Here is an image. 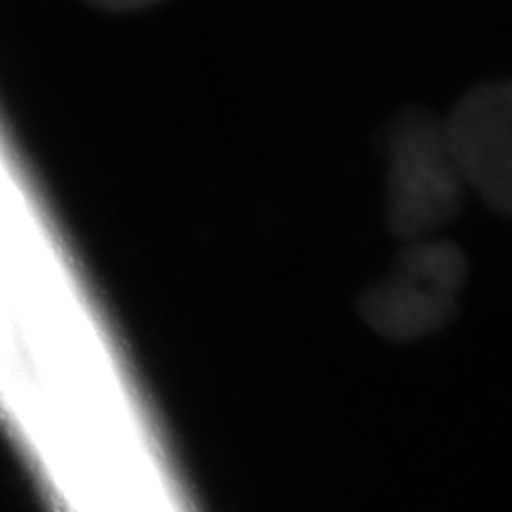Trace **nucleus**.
<instances>
[{
    "mask_svg": "<svg viewBox=\"0 0 512 512\" xmlns=\"http://www.w3.org/2000/svg\"><path fill=\"white\" fill-rule=\"evenodd\" d=\"M387 200L384 216L392 235L403 240L434 238L460 214L467 190L446 121L408 107L389 126Z\"/></svg>",
    "mask_w": 512,
    "mask_h": 512,
    "instance_id": "nucleus-1",
    "label": "nucleus"
},
{
    "mask_svg": "<svg viewBox=\"0 0 512 512\" xmlns=\"http://www.w3.org/2000/svg\"><path fill=\"white\" fill-rule=\"evenodd\" d=\"M467 256L456 242H406L387 275L363 294L361 309L375 328L394 337L437 328L456 311L467 280Z\"/></svg>",
    "mask_w": 512,
    "mask_h": 512,
    "instance_id": "nucleus-2",
    "label": "nucleus"
},
{
    "mask_svg": "<svg viewBox=\"0 0 512 512\" xmlns=\"http://www.w3.org/2000/svg\"><path fill=\"white\" fill-rule=\"evenodd\" d=\"M444 121L467 190L512 219V79L467 91Z\"/></svg>",
    "mask_w": 512,
    "mask_h": 512,
    "instance_id": "nucleus-3",
    "label": "nucleus"
},
{
    "mask_svg": "<svg viewBox=\"0 0 512 512\" xmlns=\"http://www.w3.org/2000/svg\"><path fill=\"white\" fill-rule=\"evenodd\" d=\"M91 8H98L102 12H138L155 8V5L164 3V0H83Z\"/></svg>",
    "mask_w": 512,
    "mask_h": 512,
    "instance_id": "nucleus-4",
    "label": "nucleus"
}]
</instances>
